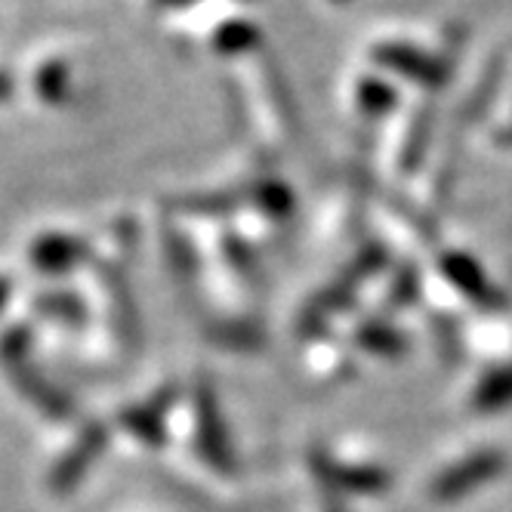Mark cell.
Returning a JSON list of instances; mask_svg holds the SVG:
<instances>
[{
	"instance_id": "12",
	"label": "cell",
	"mask_w": 512,
	"mask_h": 512,
	"mask_svg": "<svg viewBox=\"0 0 512 512\" xmlns=\"http://www.w3.org/2000/svg\"><path fill=\"white\" fill-rule=\"evenodd\" d=\"M216 346H226V349H235V352H253L266 343L263 331L256 324H247V321H232V324H216L213 331L207 334Z\"/></svg>"
},
{
	"instance_id": "3",
	"label": "cell",
	"mask_w": 512,
	"mask_h": 512,
	"mask_svg": "<svg viewBox=\"0 0 512 512\" xmlns=\"http://www.w3.org/2000/svg\"><path fill=\"white\" fill-rule=\"evenodd\" d=\"M108 448V429L102 423H90L81 435L78 442L71 445L59 463L50 469V479H47V488L53 494H71L81 482L84 475L90 472V466L102 457V451Z\"/></svg>"
},
{
	"instance_id": "13",
	"label": "cell",
	"mask_w": 512,
	"mask_h": 512,
	"mask_svg": "<svg viewBox=\"0 0 512 512\" xmlns=\"http://www.w3.org/2000/svg\"><path fill=\"white\" fill-rule=\"evenodd\" d=\"M41 303H44L41 312H47L56 321H65V324H81L84 321V303L78 297H71V294H47Z\"/></svg>"
},
{
	"instance_id": "10",
	"label": "cell",
	"mask_w": 512,
	"mask_h": 512,
	"mask_svg": "<svg viewBox=\"0 0 512 512\" xmlns=\"http://www.w3.org/2000/svg\"><path fill=\"white\" fill-rule=\"evenodd\" d=\"M512 405V364L488 371L472 392V408L479 414H497Z\"/></svg>"
},
{
	"instance_id": "7",
	"label": "cell",
	"mask_w": 512,
	"mask_h": 512,
	"mask_svg": "<svg viewBox=\"0 0 512 512\" xmlns=\"http://www.w3.org/2000/svg\"><path fill=\"white\" fill-rule=\"evenodd\" d=\"M377 62L395 75L408 78V81H417V84H426V87H438L445 84L448 78V68H445V59L438 62L435 56L417 50V47H405V44H386V47H377Z\"/></svg>"
},
{
	"instance_id": "2",
	"label": "cell",
	"mask_w": 512,
	"mask_h": 512,
	"mask_svg": "<svg viewBox=\"0 0 512 512\" xmlns=\"http://www.w3.org/2000/svg\"><path fill=\"white\" fill-rule=\"evenodd\" d=\"M195 442L204 457V463L223 475H235L238 460L232 438L223 420V408H219V398L207 380H201L198 395H195Z\"/></svg>"
},
{
	"instance_id": "14",
	"label": "cell",
	"mask_w": 512,
	"mask_h": 512,
	"mask_svg": "<svg viewBox=\"0 0 512 512\" xmlns=\"http://www.w3.org/2000/svg\"><path fill=\"white\" fill-rule=\"evenodd\" d=\"M7 300H10V278L0 275V309H4Z\"/></svg>"
},
{
	"instance_id": "5",
	"label": "cell",
	"mask_w": 512,
	"mask_h": 512,
	"mask_svg": "<svg viewBox=\"0 0 512 512\" xmlns=\"http://www.w3.org/2000/svg\"><path fill=\"white\" fill-rule=\"evenodd\" d=\"M4 368H7V377L13 380V386L44 417H50V420H68L71 414H75V401H71L62 389H56L38 368H34L28 358L13 361V364H4Z\"/></svg>"
},
{
	"instance_id": "11",
	"label": "cell",
	"mask_w": 512,
	"mask_h": 512,
	"mask_svg": "<svg viewBox=\"0 0 512 512\" xmlns=\"http://www.w3.org/2000/svg\"><path fill=\"white\" fill-rule=\"evenodd\" d=\"M358 346H364L368 352L380 355V358H401L408 352V340L405 334H398L395 327L383 324V321H368V324H361L358 327V334H355Z\"/></svg>"
},
{
	"instance_id": "1",
	"label": "cell",
	"mask_w": 512,
	"mask_h": 512,
	"mask_svg": "<svg viewBox=\"0 0 512 512\" xmlns=\"http://www.w3.org/2000/svg\"><path fill=\"white\" fill-rule=\"evenodd\" d=\"M506 469V454L497 448H485V451H475L457 463H451L448 469H442L429 482V497L435 503H454L463 500L469 494H475L479 488L491 485L497 475Z\"/></svg>"
},
{
	"instance_id": "8",
	"label": "cell",
	"mask_w": 512,
	"mask_h": 512,
	"mask_svg": "<svg viewBox=\"0 0 512 512\" xmlns=\"http://www.w3.org/2000/svg\"><path fill=\"white\" fill-rule=\"evenodd\" d=\"M170 401H173V389H161L155 392L149 401H142V405H130L127 411L118 414V423L133 435L139 438L142 445H164V414L170 408Z\"/></svg>"
},
{
	"instance_id": "9",
	"label": "cell",
	"mask_w": 512,
	"mask_h": 512,
	"mask_svg": "<svg viewBox=\"0 0 512 512\" xmlns=\"http://www.w3.org/2000/svg\"><path fill=\"white\" fill-rule=\"evenodd\" d=\"M84 241L75 238V235H44L31 244V263L34 269L41 272H50V275H59V272H68L71 266H78L84 260Z\"/></svg>"
},
{
	"instance_id": "4",
	"label": "cell",
	"mask_w": 512,
	"mask_h": 512,
	"mask_svg": "<svg viewBox=\"0 0 512 512\" xmlns=\"http://www.w3.org/2000/svg\"><path fill=\"white\" fill-rule=\"evenodd\" d=\"M309 466L315 472V479L337 494H383L392 485L386 469L337 463V460H331V454H324V451H312Z\"/></svg>"
},
{
	"instance_id": "6",
	"label": "cell",
	"mask_w": 512,
	"mask_h": 512,
	"mask_svg": "<svg viewBox=\"0 0 512 512\" xmlns=\"http://www.w3.org/2000/svg\"><path fill=\"white\" fill-rule=\"evenodd\" d=\"M442 272L454 284L457 294H463L469 303H475L479 309L497 312L503 306V294L497 290V284L485 275V269L475 263L469 253H445L442 256Z\"/></svg>"
}]
</instances>
